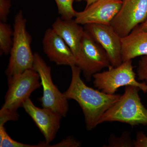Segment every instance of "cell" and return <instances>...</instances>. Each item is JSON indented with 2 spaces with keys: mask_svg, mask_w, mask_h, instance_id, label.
Instances as JSON below:
<instances>
[{
  "mask_svg": "<svg viewBox=\"0 0 147 147\" xmlns=\"http://www.w3.org/2000/svg\"><path fill=\"white\" fill-rule=\"evenodd\" d=\"M71 68V82L63 93L68 100L73 99L78 102L84 113L86 128L90 131L99 125L101 117L121 95L108 94L88 86L81 78L80 69L76 65Z\"/></svg>",
  "mask_w": 147,
  "mask_h": 147,
  "instance_id": "1",
  "label": "cell"
},
{
  "mask_svg": "<svg viewBox=\"0 0 147 147\" xmlns=\"http://www.w3.org/2000/svg\"><path fill=\"white\" fill-rule=\"evenodd\" d=\"M39 74L33 69L8 77V88L5 102L0 110V124L5 125L9 121L18 119L17 109L34 90L41 86Z\"/></svg>",
  "mask_w": 147,
  "mask_h": 147,
  "instance_id": "2",
  "label": "cell"
},
{
  "mask_svg": "<svg viewBox=\"0 0 147 147\" xmlns=\"http://www.w3.org/2000/svg\"><path fill=\"white\" fill-rule=\"evenodd\" d=\"M139 88L127 86L119 99L102 116L98 124L119 122L133 127L147 125V109L139 94Z\"/></svg>",
  "mask_w": 147,
  "mask_h": 147,
  "instance_id": "3",
  "label": "cell"
},
{
  "mask_svg": "<svg viewBox=\"0 0 147 147\" xmlns=\"http://www.w3.org/2000/svg\"><path fill=\"white\" fill-rule=\"evenodd\" d=\"M26 19L22 11L14 18L13 43L5 74L7 77L33 69L34 54L31 49L32 38L26 29Z\"/></svg>",
  "mask_w": 147,
  "mask_h": 147,
  "instance_id": "4",
  "label": "cell"
},
{
  "mask_svg": "<svg viewBox=\"0 0 147 147\" xmlns=\"http://www.w3.org/2000/svg\"><path fill=\"white\" fill-rule=\"evenodd\" d=\"M134 70L132 60L123 62L117 67L111 66L108 70L98 72L93 76V84L101 92L114 94L119 88L127 86L138 87L144 93H147V84L138 82Z\"/></svg>",
  "mask_w": 147,
  "mask_h": 147,
  "instance_id": "5",
  "label": "cell"
},
{
  "mask_svg": "<svg viewBox=\"0 0 147 147\" xmlns=\"http://www.w3.org/2000/svg\"><path fill=\"white\" fill-rule=\"evenodd\" d=\"M39 74L43 95L39 100L42 108H48L65 117L68 112V99L53 83L51 69L39 54H34L33 67Z\"/></svg>",
  "mask_w": 147,
  "mask_h": 147,
  "instance_id": "6",
  "label": "cell"
},
{
  "mask_svg": "<svg viewBox=\"0 0 147 147\" xmlns=\"http://www.w3.org/2000/svg\"><path fill=\"white\" fill-rule=\"evenodd\" d=\"M76 60V65L88 82L95 74L112 66L105 50L85 31Z\"/></svg>",
  "mask_w": 147,
  "mask_h": 147,
  "instance_id": "7",
  "label": "cell"
},
{
  "mask_svg": "<svg viewBox=\"0 0 147 147\" xmlns=\"http://www.w3.org/2000/svg\"><path fill=\"white\" fill-rule=\"evenodd\" d=\"M147 19V0H123L110 26L123 38Z\"/></svg>",
  "mask_w": 147,
  "mask_h": 147,
  "instance_id": "8",
  "label": "cell"
},
{
  "mask_svg": "<svg viewBox=\"0 0 147 147\" xmlns=\"http://www.w3.org/2000/svg\"><path fill=\"white\" fill-rule=\"evenodd\" d=\"M84 30L105 50L111 66L117 67L122 63L121 38L110 25L90 24L84 25Z\"/></svg>",
  "mask_w": 147,
  "mask_h": 147,
  "instance_id": "9",
  "label": "cell"
},
{
  "mask_svg": "<svg viewBox=\"0 0 147 147\" xmlns=\"http://www.w3.org/2000/svg\"><path fill=\"white\" fill-rule=\"evenodd\" d=\"M122 0H97L84 10L76 11L74 20L81 25H110L122 4Z\"/></svg>",
  "mask_w": 147,
  "mask_h": 147,
  "instance_id": "10",
  "label": "cell"
},
{
  "mask_svg": "<svg viewBox=\"0 0 147 147\" xmlns=\"http://www.w3.org/2000/svg\"><path fill=\"white\" fill-rule=\"evenodd\" d=\"M22 107L43 134L45 142L50 144L55 139L59 129L62 116L48 108L36 107L30 98L24 102Z\"/></svg>",
  "mask_w": 147,
  "mask_h": 147,
  "instance_id": "11",
  "label": "cell"
},
{
  "mask_svg": "<svg viewBox=\"0 0 147 147\" xmlns=\"http://www.w3.org/2000/svg\"><path fill=\"white\" fill-rule=\"evenodd\" d=\"M42 43L43 51L50 61L70 67L76 65V57L71 49L52 28L45 31Z\"/></svg>",
  "mask_w": 147,
  "mask_h": 147,
  "instance_id": "12",
  "label": "cell"
},
{
  "mask_svg": "<svg viewBox=\"0 0 147 147\" xmlns=\"http://www.w3.org/2000/svg\"><path fill=\"white\" fill-rule=\"evenodd\" d=\"M73 19L65 20L59 17L52 25V28L71 49L76 58L81 47L85 30Z\"/></svg>",
  "mask_w": 147,
  "mask_h": 147,
  "instance_id": "13",
  "label": "cell"
},
{
  "mask_svg": "<svg viewBox=\"0 0 147 147\" xmlns=\"http://www.w3.org/2000/svg\"><path fill=\"white\" fill-rule=\"evenodd\" d=\"M121 40L123 62L147 55V31L137 27Z\"/></svg>",
  "mask_w": 147,
  "mask_h": 147,
  "instance_id": "14",
  "label": "cell"
},
{
  "mask_svg": "<svg viewBox=\"0 0 147 147\" xmlns=\"http://www.w3.org/2000/svg\"><path fill=\"white\" fill-rule=\"evenodd\" d=\"M13 31L6 22H0V52L1 54L10 53L13 43Z\"/></svg>",
  "mask_w": 147,
  "mask_h": 147,
  "instance_id": "15",
  "label": "cell"
},
{
  "mask_svg": "<svg viewBox=\"0 0 147 147\" xmlns=\"http://www.w3.org/2000/svg\"><path fill=\"white\" fill-rule=\"evenodd\" d=\"M76 0H55L61 18L65 20L73 19L76 11L73 7V3Z\"/></svg>",
  "mask_w": 147,
  "mask_h": 147,
  "instance_id": "16",
  "label": "cell"
},
{
  "mask_svg": "<svg viewBox=\"0 0 147 147\" xmlns=\"http://www.w3.org/2000/svg\"><path fill=\"white\" fill-rule=\"evenodd\" d=\"M109 147H134V141L131 139L130 133L125 131L120 137H116L114 134H111L108 140V144L105 146Z\"/></svg>",
  "mask_w": 147,
  "mask_h": 147,
  "instance_id": "17",
  "label": "cell"
},
{
  "mask_svg": "<svg viewBox=\"0 0 147 147\" xmlns=\"http://www.w3.org/2000/svg\"><path fill=\"white\" fill-rule=\"evenodd\" d=\"M137 79L147 84V55L141 57L137 69Z\"/></svg>",
  "mask_w": 147,
  "mask_h": 147,
  "instance_id": "18",
  "label": "cell"
},
{
  "mask_svg": "<svg viewBox=\"0 0 147 147\" xmlns=\"http://www.w3.org/2000/svg\"><path fill=\"white\" fill-rule=\"evenodd\" d=\"M11 6V0H0V20L6 22Z\"/></svg>",
  "mask_w": 147,
  "mask_h": 147,
  "instance_id": "19",
  "label": "cell"
},
{
  "mask_svg": "<svg viewBox=\"0 0 147 147\" xmlns=\"http://www.w3.org/2000/svg\"><path fill=\"white\" fill-rule=\"evenodd\" d=\"M134 143L135 147H147V136L143 131H139L137 133Z\"/></svg>",
  "mask_w": 147,
  "mask_h": 147,
  "instance_id": "20",
  "label": "cell"
},
{
  "mask_svg": "<svg viewBox=\"0 0 147 147\" xmlns=\"http://www.w3.org/2000/svg\"><path fill=\"white\" fill-rule=\"evenodd\" d=\"M137 27L140 30L147 31V19L144 23L137 26Z\"/></svg>",
  "mask_w": 147,
  "mask_h": 147,
  "instance_id": "21",
  "label": "cell"
},
{
  "mask_svg": "<svg viewBox=\"0 0 147 147\" xmlns=\"http://www.w3.org/2000/svg\"><path fill=\"white\" fill-rule=\"evenodd\" d=\"M97 1V0H87L86 1V7H87L88 6L90 5L92 3L94 2H95L96 1Z\"/></svg>",
  "mask_w": 147,
  "mask_h": 147,
  "instance_id": "22",
  "label": "cell"
},
{
  "mask_svg": "<svg viewBox=\"0 0 147 147\" xmlns=\"http://www.w3.org/2000/svg\"><path fill=\"white\" fill-rule=\"evenodd\" d=\"M87 0H76V1L77 2H81L83 1H86Z\"/></svg>",
  "mask_w": 147,
  "mask_h": 147,
  "instance_id": "23",
  "label": "cell"
},
{
  "mask_svg": "<svg viewBox=\"0 0 147 147\" xmlns=\"http://www.w3.org/2000/svg\"><path fill=\"white\" fill-rule=\"evenodd\" d=\"M122 1H123V0H122Z\"/></svg>",
  "mask_w": 147,
  "mask_h": 147,
  "instance_id": "24",
  "label": "cell"
}]
</instances>
